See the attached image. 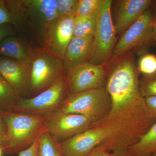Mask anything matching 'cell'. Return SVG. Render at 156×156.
Segmentation results:
<instances>
[{"label":"cell","instance_id":"1","mask_svg":"<svg viewBox=\"0 0 156 156\" xmlns=\"http://www.w3.org/2000/svg\"><path fill=\"white\" fill-rule=\"evenodd\" d=\"M14 28L42 42L49 26L58 18L57 0H6Z\"/></svg>","mask_w":156,"mask_h":156},{"label":"cell","instance_id":"2","mask_svg":"<svg viewBox=\"0 0 156 156\" xmlns=\"http://www.w3.org/2000/svg\"><path fill=\"white\" fill-rule=\"evenodd\" d=\"M7 136L3 151L7 154H19L28 148L44 131L45 116L14 111H2Z\"/></svg>","mask_w":156,"mask_h":156},{"label":"cell","instance_id":"3","mask_svg":"<svg viewBox=\"0 0 156 156\" xmlns=\"http://www.w3.org/2000/svg\"><path fill=\"white\" fill-rule=\"evenodd\" d=\"M111 99L106 87L68 93L58 110L66 113L83 115L93 125L102 119L111 108Z\"/></svg>","mask_w":156,"mask_h":156},{"label":"cell","instance_id":"4","mask_svg":"<svg viewBox=\"0 0 156 156\" xmlns=\"http://www.w3.org/2000/svg\"><path fill=\"white\" fill-rule=\"evenodd\" d=\"M112 1L102 0L96 11V26L94 47L89 62L106 64L111 59L117 41V34L111 13Z\"/></svg>","mask_w":156,"mask_h":156},{"label":"cell","instance_id":"5","mask_svg":"<svg viewBox=\"0 0 156 156\" xmlns=\"http://www.w3.org/2000/svg\"><path fill=\"white\" fill-rule=\"evenodd\" d=\"M68 93L66 73L48 89L36 96L20 98L13 111L47 116L59 108Z\"/></svg>","mask_w":156,"mask_h":156},{"label":"cell","instance_id":"6","mask_svg":"<svg viewBox=\"0 0 156 156\" xmlns=\"http://www.w3.org/2000/svg\"><path fill=\"white\" fill-rule=\"evenodd\" d=\"M66 73L62 60L39 48L31 58L29 95L32 97L38 95Z\"/></svg>","mask_w":156,"mask_h":156},{"label":"cell","instance_id":"7","mask_svg":"<svg viewBox=\"0 0 156 156\" xmlns=\"http://www.w3.org/2000/svg\"><path fill=\"white\" fill-rule=\"evenodd\" d=\"M151 7L121 35L116 43L111 58L118 57L134 50H144L155 41L153 24L155 14Z\"/></svg>","mask_w":156,"mask_h":156},{"label":"cell","instance_id":"8","mask_svg":"<svg viewBox=\"0 0 156 156\" xmlns=\"http://www.w3.org/2000/svg\"><path fill=\"white\" fill-rule=\"evenodd\" d=\"M93 125L91 120L83 115L57 110L45 116L44 129L60 144L86 131Z\"/></svg>","mask_w":156,"mask_h":156},{"label":"cell","instance_id":"9","mask_svg":"<svg viewBox=\"0 0 156 156\" xmlns=\"http://www.w3.org/2000/svg\"><path fill=\"white\" fill-rule=\"evenodd\" d=\"M76 13L58 17L47 29L42 49L62 60L68 46L73 37Z\"/></svg>","mask_w":156,"mask_h":156},{"label":"cell","instance_id":"10","mask_svg":"<svg viewBox=\"0 0 156 156\" xmlns=\"http://www.w3.org/2000/svg\"><path fill=\"white\" fill-rule=\"evenodd\" d=\"M69 93H74L105 87V64L86 62L66 73Z\"/></svg>","mask_w":156,"mask_h":156},{"label":"cell","instance_id":"11","mask_svg":"<svg viewBox=\"0 0 156 156\" xmlns=\"http://www.w3.org/2000/svg\"><path fill=\"white\" fill-rule=\"evenodd\" d=\"M30 72L31 59L19 60L0 56V75L19 97L29 94Z\"/></svg>","mask_w":156,"mask_h":156},{"label":"cell","instance_id":"12","mask_svg":"<svg viewBox=\"0 0 156 156\" xmlns=\"http://www.w3.org/2000/svg\"><path fill=\"white\" fill-rule=\"evenodd\" d=\"M107 134L100 126L92 127L60 143L64 156H88L98 146L104 142Z\"/></svg>","mask_w":156,"mask_h":156},{"label":"cell","instance_id":"13","mask_svg":"<svg viewBox=\"0 0 156 156\" xmlns=\"http://www.w3.org/2000/svg\"><path fill=\"white\" fill-rule=\"evenodd\" d=\"M151 0H120L117 1L115 29L117 35L122 34L148 9Z\"/></svg>","mask_w":156,"mask_h":156},{"label":"cell","instance_id":"14","mask_svg":"<svg viewBox=\"0 0 156 156\" xmlns=\"http://www.w3.org/2000/svg\"><path fill=\"white\" fill-rule=\"evenodd\" d=\"M94 43V37H73L62 59L66 73L81 65L89 62L93 52Z\"/></svg>","mask_w":156,"mask_h":156},{"label":"cell","instance_id":"15","mask_svg":"<svg viewBox=\"0 0 156 156\" xmlns=\"http://www.w3.org/2000/svg\"><path fill=\"white\" fill-rule=\"evenodd\" d=\"M39 48H34L27 41L14 35L0 42V56L19 60H29Z\"/></svg>","mask_w":156,"mask_h":156},{"label":"cell","instance_id":"16","mask_svg":"<svg viewBox=\"0 0 156 156\" xmlns=\"http://www.w3.org/2000/svg\"><path fill=\"white\" fill-rule=\"evenodd\" d=\"M156 154V122L127 150V156H151Z\"/></svg>","mask_w":156,"mask_h":156},{"label":"cell","instance_id":"17","mask_svg":"<svg viewBox=\"0 0 156 156\" xmlns=\"http://www.w3.org/2000/svg\"><path fill=\"white\" fill-rule=\"evenodd\" d=\"M20 98L9 83L0 75V111H13Z\"/></svg>","mask_w":156,"mask_h":156},{"label":"cell","instance_id":"18","mask_svg":"<svg viewBox=\"0 0 156 156\" xmlns=\"http://www.w3.org/2000/svg\"><path fill=\"white\" fill-rule=\"evenodd\" d=\"M96 11L86 17L77 16L75 23L73 37H94L96 26Z\"/></svg>","mask_w":156,"mask_h":156},{"label":"cell","instance_id":"19","mask_svg":"<svg viewBox=\"0 0 156 156\" xmlns=\"http://www.w3.org/2000/svg\"><path fill=\"white\" fill-rule=\"evenodd\" d=\"M38 156H64L60 144L44 131L38 138Z\"/></svg>","mask_w":156,"mask_h":156},{"label":"cell","instance_id":"20","mask_svg":"<svg viewBox=\"0 0 156 156\" xmlns=\"http://www.w3.org/2000/svg\"><path fill=\"white\" fill-rule=\"evenodd\" d=\"M137 69L143 76H150L156 73V55L151 53L143 54L138 61Z\"/></svg>","mask_w":156,"mask_h":156},{"label":"cell","instance_id":"21","mask_svg":"<svg viewBox=\"0 0 156 156\" xmlns=\"http://www.w3.org/2000/svg\"><path fill=\"white\" fill-rule=\"evenodd\" d=\"M139 87L144 98L156 96V73L150 76H143L140 79Z\"/></svg>","mask_w":156,"mask_h":156},{"label":"cell","instance_id":"22","mask_svg":"<svg viewBox=\"0 0 156 156\" xmlns=\"http://www.w3.org/2000/svg\"><path fill=\"white\" fill-rule=\"evenodd\" d=\"M102 0H79L77 17H86L93 14L100 5Z\"/></svg>","mask_w":156,"mask_h":156},{"label":"cell","instance_id":"23","mask_svg":"<svg viewBox=\"0 0 156 156\" xmlns=\"http://www.w3.org/2000/svg\"><path fill=\"white\" fill-rule=\"evenodd\" d=\"M78 3L79 0H57L58 17L76 13Z\"/></svg>","mask_w":156,"mask_h":156},{"label":"cell","instance_id":"24","mask_svg":"<svg viewBox=\"0 0 156 156\" xmlns=\"http://www.w3.org/2000/svg\"><path fill=\"white\" fill-rule=\"evenodd\" d=\"M11 24L10 14L6 7L5 1L0 0V25Z\"/></svg>","mask_w":156,"mask_h":156},{"label":"cell","instance_id":"25","mask_svg":"<svg viewBox=\"0 0 156 156\" xmlns=\"http://www.w3.org/2000/svg\"><path fill=\"white\" fill-rule=\"evenodd\" d=\"M7 136V129L5 123L0 114V147L4 148Z\"/></svg>","mask_w":156,"mask_h":156},{"label":"cell","instance_id":"26","mask_svg":"<svg viewBox=\"0 0 156 156\" xmlns=\"http://www.w3.org/2000/svg\"><path fill=\"white\" fill-rule=\"evenodd\" d=\"M38 139L33 145L18 154V156H38Z\"/></svg>","mask_w":156,"mask_h":156},{"label":"cell","instance_id":"27","mask_svg":"<svg viewBox=\"0 0 156 156\" xmlns=\"http://www.w3.org/2000/svg\"><path fill=\"white\" fill-rule=\"evenodd\" d=\"M15 29L6 25H0V42L5 38L15 34Z\"/></svg>","mask_w":156,"mask_h":156},{"label":"cell","instance_id":"28","mask_svg":"<svg viewBox=\"0 0 156 156\" xmlns=\"http://www.w3.org/2000/svg\"><path fill=\"white\" fill-rule=\"evenodd\" d=\"M88 156H113L111 152L107 150L102 146L96 147Z\"/></svg>","mask_w":156,"mask_h":156},{"label":"cell","instance_id":"29","mask_svg":"<svg viewBox=\"0 0 156 156\" xmlns=\"http://www.w3.org/2000/svg\"><path fill=\"white\" fill-rule=\"evenodd\" d=\"M144 100L150 111L156 117V96L144 98Z\"/></svg>","mask_w":156,"mask_h":156},{"label":"cell","instance_id":"30","mask_svg":"<svg viewBox=\"0 0 156 156\" xmlns=\"http://www.w3.org/2000/svg\"><path fill=\"white\" fill-rule=\"evenodd\" d=\"M153 31L154 37L155 40L156 42V15L155 14V17L154 20Z\"/></svg>","mask_w":156,"mask_h":156},{"label":"cell","instance_id":"31","mask_svg":"<svg viewBox=\"0 0 156 156\" xmlns=\"http://www.w3.org/2000/svg\"><path fill=\"white\" fill-rule=\"evenodd\" d=\"M151 8L153 9L154 11V13L156 15V0L152 1L151 4Z\"/></svg>","mask_w":156,"mask_h":156},{"label":"cell","instance_id":"32","mask_svg":"<svg viewBox=\"0 0 156 156\" xmlns=\"http://www.w3.org/2000/svg\"><path fill=\"white\" fill-rule=\"evenodd\" d=\"M3 152H4V151L2 148L0 147V156H2Z\"/></svg>","mask_w":156,"mask_h":156},{"label":"cell","instance_id":"33","mask_svg":"<svg viewBox=\"0 0 156 156\" xmlns=\"http://www.w3.org/2000/svg\"><path fill=\"white\" fill-rule=\"evenodd\" d=\"M151 156H156V154H154L153 155H152Z\"/></svg>","mask_w":156,"mask_h":156}]
</instances>
